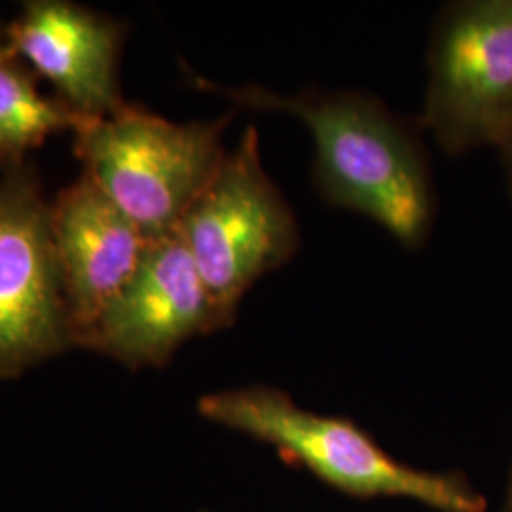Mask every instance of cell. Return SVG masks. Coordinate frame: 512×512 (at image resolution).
<instances>
[{
    "label": "cell",
    "mask_w": 512,
    "mask_h": 512,
    "mask_svg": "<svg viewBox=\"0 0 512 512\" xmlns=\"http://www.w3.org/2000/svg\"><path fill=\"white\" fill-rule=\"evenodd\" d=\"M209 88L241 107L302 120L315 143L313 181L325 202L366 215L406 249L425 243L435 217L429 158L418 129L382 101L313 88L293 95L262 86Z\"/></svg>",
    "instance_id": "1"
},
{
    "label": "cell",
    "mask_w": 512,
    "mask_h": 512,
    "mask_svg": "<svg viewBox=\"0 0 512 512\" xmlns=\"http://www.w3.org/2000/svg\"><path fill=\"white\" fill-rule=\"evenodd\" d=\"M203 420L274 448L338 494L359 501L408 499L435 512H488L463 471H425L393 458L357 421L304 410L283 389L247 385L207 393Z\"/></svg>",
    "instance_id": "2"
},
{
    "label": "cell",
    "mask_w": 512,
    "mask_h": 512,
    "mask_svg": "<svg viewBox=\"0 0 512 512\" xmlns=\"http://www.w3.org/2000/svg\"><path fill=\"white\" fill-rule=\"evenodd\" d=\"M232 114L177 124L139 105L95 120L74 135L84 173L148 238L177 232L219 169Z\"/></svg>",
    "instance_id": "3"
},
{
    "label": "cell",
    "mask_w": 512,
    "mask_h": 512,
    "mask_svg": "<svg viewBox=\"0 0 512 512\" xmlns=\"http://www.w3.org/2000/svg\"><path fill=\"white\" fill-rule=\"evenodd\" d=\"M224 329L260 277L285 266L300 245L291 205L268 177L255 126L228 150L177 228Z\"/></svg>",
    "instance_id": "4"
},
{
    "label": "cell",
    "mask_w": 512,
    "mask_h": 512,
    "mask_svg": "<svg viewBox=\"0 0 512 512\" xmlns=\"http://www.w3.org/2000/svg\"><path fill=\"white\" fill-rule=\"evenodd\" d=\"M427 63L421 128L450 156L499 147L512 131V0L442 8Z\"/></svg>",
    "instance_id": "5"
},
{
    "label": "cell",
    "mask_w": 512,
    "mask_h": 512,
    "mask_svg": "<svg viewBox=\"0 0 512 512\" xmlns=\"http://www.w3.org/2000/svg\"><path fill=\"white\" fill-rule=\"evenodd\" d=\"M74 348L73 321L55 255L50 203L27 167L0 179V380Z\"/></svg>",
    "instance_id": "6"
},
{
    "label": "cell",
    "mask_w": 512,
    "mask_h": 512,
    "mask_svg": "<svg viewBox=\"0 0 512 512\" xmlns=\"http://www.w3.org/2000/svg\"><path fill=\"white\" fill-rule=\"evenodd\" d=\"M224 329L179 232L154 238L137 272L78 348L129 370L164 368L183 344Z\"/></svg>",
    "instance_id": "7"
},
{
    "label": "cell",
    "mask_w": 512,
    "mask_h": 512,
    "mask_svg": "<svg viewBox=\"0 0 512 512\" xmlns=\"http://www.w3.org/2000/svg\"><path fill=\"white\" fill-rule=\"evenodd\" d=\"M2 38L80 114L105 118L126 105L120 90L126 33L120 21L76 2L31 0Z\"/></svg>",
    "instance_id": "8"
},
{
    "label": "cell",
    "mask_w": 512,
    "mask_h": 512,
    "mask_svg": "<svg viewBox=\"0 0 512 512\" xmlns=\"http://www.w3.org/2000/svg\"><path fill=\"white\" fill-rule=\"evenodd\" d=\"M74 348L137 272L152 239L84 173L50 203Z\"/></svg>",
    "instance_id": "9"
},
{
    "label": "cell",
    "mask_w": 512,
    "mask_h": 512,
    "mask_svg": "<svg viewBox=\"0 0 512 512\" xmlns=\"http://www.w3.org/2000/svg\"><path fill=\"white\" fill-rule=\"evenodd\" d=\"M99 118L69 107L59 97L38 92L37 74L0 38V167L2 171L25 165L31 150L52 135L71 131L78 135Z\"/></svg>",
    "instance_id": "10"
},
{
    "label": "cell",
    "mask_w": 512,
    "mask_h": 512,
    "mask_svg": "<svg viewBox=\"0 0 512 512\" xmlns=\"http://www.w3.org/2000/svg\"><path fill=\"white\" fill-rule=\"evenodd\" d=\"M497 148L501 150V160H503V167H505L507 181H509V188H511L512 194V131Z\"/></svg>",
    "instance_id": "11"
},
{
    "label": "cell",
    "mask_w": 512,
    "mask_h": 512,
    "mask_svg": "<svg viewBox=\"0 0 512 512\" xmlns=\"http://www.w3.org/2000/svg\"><path fill=\"white\" fill-rule=\"evenodd\" d=\"M499 512H512V463L509 475H507V484H505V492H503V501H501Z\"/></svg>",
    "instance_id": "12"
}]
</instances>
